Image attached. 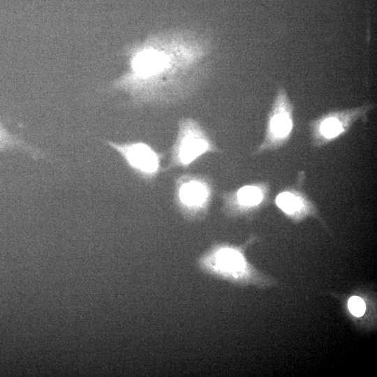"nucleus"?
<instances>
[{
  "label": "nucleus",
  "instance_id": "nucleus-10",
  "mask_svg": "<svg viewBox=\"0 0 377 377\" xmlns=\"http://www.w3.org/2000/svg\"><path fill=\"white\" fill-rule=\"evenodd\" d=\"M20 149L26 151L34 159L43 158L45 153L22 138L13 135L0 124V151Z\"/></svg>",
  "mask_w": 377,
  "mask_h": 377
},
{
  "label": "nucleus",
  "instance_id": "nucleus-5",
  "mask_svg": "<svg viewBox=\"0 0 377 377\" xmlns=\"http://www.w3.org/2000/svg\"><path fill=\"white\" fill-rule=\"evenodd\" d=\"M293 110L286 89L279 88L267 115L264 139L253 155L279 149L290 139L293 128Z\"/></svg>",
  "mask_w": 377,
  "mask_h": 377
},
{
  "label": "nucleus",
  "instance_id": "nucleus-11",
  "mask_svg": "<svg viewBox=\"0 0 377 377\" xmlns=\"http://www.w3.org/2000/svg\"><path fill=\"white\" fill-rule=\"evenodd\" d=\"M348 306L350 313L356 316H362L366 309L364 302L358 296L351 297L348 302Z\"/></svg>",
  "mask_w": 377,
  "mask_h": 377
},
{
  "label": "nucleus",
  "instance_id": "nucleus-4",
  "mask_svg": "<svg viewBox=\"0 0 377 377\" xmlns=\"http://www.w3.org/2000/svg\"><path fill=\"white\" fill-rule=\"evenodd\" d=\"M196 265L206 274L232 281L245 282L251 276L242 250L228 244L212 245L197 258Z\"/></svg>",
  "mask_w": 377,
  "mask_h": 377
},
{
  "label": "nucleus",
  "instance_id": "nucleus-2",
  "mask_svg": "<svg viewBox=\"0 0 377 377\" xmlns=\"http://www.w3.org/2000/svg\"><path fill=\"white\" fill-rule=\"evenodd\" d=\"M213 193V183L206 175L186 173L175 179L174 202L186 221H200L207 216Z\"/></svg>",
  "mask_w": 377,
  "mask_h": 377
},
{
  "label": "nucleus",
  "instance_id": "nucleus-6",
  "mask_svg": "<svg viewBox=\"0 0 377 377\" xmlns=\"http://www.w3.org/2000/svg\"><path fill=\"white\" fill-rule=\"evenodd\" d=\"M373 103L341 110H333L309 123L311 143L320 147L341 137L360 119L374 108Z\"/></svg>",
  "mask_w": 377,
  "mask_h": 377
},
{
  "label": "nucleus",
  "instance_id": "nucleus-3",
  "mask_svg": "<svg viewBox=\"0 0 377 377\" xmlns=\"http://www.w3.org/2000/svg\"><path fill=\"white\" fill-rule=\"evenodd\" d=\"M220 151L198 121L190 117L182 118L178 122L176 139L163 171L174 168H186L204 154Z\"/></svg>",
  "mask_w": 377,
  "mask_h": 377
},
{
  "label": "nucleus",
  "instance_id": "nucleus-9",
  "mask_svg": "<svg viewBox=\"0 0 377 377\" xmlns=\"http://www.w3.org/2000/svg\"><path fill=\"white\" fill-rule=\"evenodd\" d=\"M275 202L285 214L296 221L317 214L315 205L307 196L294 188L279 193Z\"/></svg>",
  "mask_w": 377,
  "mask_h": 377
},
{
  "label": "nucleus",
  "instance_id": "nucleus-8",
  "mask_svg": "<svg viewBox=\"0 0 377 377\" xmlns=\"http://www.w3.org/2000/svg\"><path fill=\"white\" fill-rule=\"evenodd\" d=\"M268 191L267 184L254 183L226 193L222 196V211L229 216L250 214L263 205Z\"/></svg>",
  "mask_w": 377,
  "mask_h": 377
},
{
  "label": "nucleus",
  "instance_id": "nucleus-7",
  "mask_svg": "<svg viewBox=\"0 0 377 377\" xmlns=\"http://www.w3.org/2000/svg\"><path fill=\"white\" fill-rule=\"evenodd\" d=\"M106 143L121 156L138 177L145 181L154 179L163 171L161 165L163 154L145 142L107 140Z\"/></svg>",
  "mask_w": 377,
  "mask_h": 377
},
{
  "label": "nucleus",
  "instance_id": "nucleus-1",
  "mask_svg": "<svg viewBox=\"0 0 377 377\" xmlns=\"http://www.w3.org/2000/svg\"><path fill=\"white\" fill-rule=\"evenodd\" d=\"M207 37L191 31L154 34L126 50L128 69L112 83L135 105L173 104L189 96L206 70Z\"/></svg>",
  "mask_w": 377,
  "mask_h": 377
}]
</instances>
